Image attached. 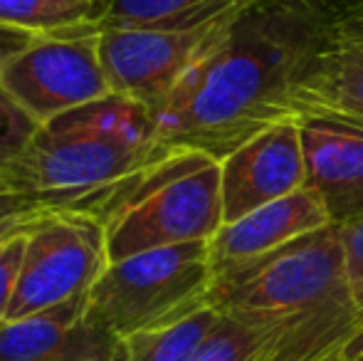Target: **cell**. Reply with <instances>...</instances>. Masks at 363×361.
Wrapping results in <instances>:
<instances>
[{
  "instance_id": "14",
  "label": "cell",
  "mask_w": 363,
  "mask_h": 361,
  "mask_svg": "<svg viewBox=\"0 0 363 361\" xmlns=\"http://www.w3.org/2000/svg\"><path fill=\"white\" fill-rule=\"evenodd\" d=\"M257 0H104L94 33L114 28L186 30L213 23Z\"/></svg>"
},
{
  "instance_id": "21",
  "label": "cell",
  "mask_w": 363,
  "mask_h": 361,
  "mask_svg": "<svg viewBox=\"0 0 363 361\" xmlns=\"http://www.w3.org/2000/svg\"><path fill=\"white\" fill-rule=\"evenodd\" d=\"M55 211H65V208H35V211L3 216L0 218V245L13 240V238H18V235H28L35 226H40V223ZM72 211H77V208H72Z\"/></svg>"
},
{
  "instance_id": "28",
  "label": "cell",
  "mask_w": 363,
  "mask_h": 361,
  "mask_svg": "<svg viewBox=\"0 0 363 361\" xmlns=\"http://www.w3.org/2000/svg\"><path fill=\"white\" fill-rule=\"evenodd\" d=\"M91 3H104V0H91Z\"/></svg>"
},
{
  "instance_id": "19",
  "label": "cell",
  "mask_w": 363,
  "mask_h": 361,
  "mask_svg": "<svg viewBox=\"0 0 363 361\" xmlns=\"http://www.w3.org/2000/svg\"><path fill=\"white\" fill-rule=\"evenodd\" d=\"M25 238L28 235H18L0 245V324L8 317L15 289H18V279L25 257Z\"/></svg>"
},
{
  "instance_id": "26",
  "label": "cell",
  "mask_w": 363,
  "mask_h": 361,
  "mask_svg": "<svg viewBox=\"0 0 363 361\" xmlns=\"http://www.w3.org/2000/svg\"><path fill=\"white\" fill-rule=\"evenodd\" d=\"M346 354H349L351 361H363V327H361V332L351 339L349 347H346Z\"/></svg>"
},
{
  "instance_id": "25",
  "label": "cell",
  "mask_w": 363,
  "mask_h": 361,
  "mask_svg": "<svg viewBox=\"0 0 363 361\" xmlns=\"http://www.w3.org/2000/svg\"><path fill=\"white\" fill-rule=\"evenodd\" d=\"M334 35H336V40H339V43L349 45V48L359 50V52L363 55V20L334 25Z\"/></svg>"
},
{
  "instance_id": "8",
  "label": "cell",
  "mask_w": 363,
  "mask_h": 361,
  "mask_svg": "<svg viewBox=\"0 0 363 361\" xmlns=\"http://www.w3.org/2000/svg\"><path fill=\"white\" fill-rule=\"evenodd\" d=\"M233 15L186 30L114 28L96 33L111 94L153 109L218 43Z\"/></svg>"
},
{
  "instance_id": "11",
  "label": "cell",
  "mask_w": 363,
  "mask_h": 361,
  "mask_svg": "<svg viewBox=\"0 0 363 361\" xmlns=\"http://www.w3.org/2000/svg\"><path fill=\"white\" fill-rule=\"evenodd\" d=\"M306 186L319 196L331 226L363 216V131L326 119L299 121Z\"/></svg>"
},
{
  "instance_id": "18",
  "label": "cell",
  "mask_w": 363,
  "mask_h": 361,
  "mask_svg": "<svg viewBox=\"0 0 363 361\" xmlns=\"http://www.w3.org/2000/svg\"><path fill=\"white\" fill-rule=\"evenodd\" d=\"M38 124L10 99L0 82V166L8 164L13 156H18L35 134Z\"/></svg>"
},
{
  "instance_id": "20",
  "label": "cell",
  "mask_w": 363,
  "mask_h": 361,
  "mask_svg": "<svg viewBox=\"0 0 363 361\" xmlns=\"http://www.w3.org/2000/svg\"><path fill=\"white\" fill-rule=\"evenodd\" d=\"M344 245L346 255V270H349V282L354 289V297L363 309V216L344 226H336Z\"/></svg>"
},
{
  "instance_id": "3",
  "label": "cell",
  "mask_w": 363,
  "mask_h": 361,
  "mask_svg": "<svg viewBox=\"0 0 363 361\" xmlns=\"http://www.w3.org/2000/svg\"><path fill=\"white\" fill-rule=\"evenodd\" d=\"M168 154L148 106L109 94L38 126L25 149L0 166V193L99 216L124 183Z\"/></svg>"
},
{
  "instance_id": "15",
  "label": "cell",
  "mask_w": 363,
  "mask_h": 361,
  "mask_svg": "<svg viewBox=\"0 0 363 361\" xmlns=\"http://www.w3.org/2000/svg\"><path fill=\"white\" fill-rule=\"evenodd\" d=\"M101 3L91 0H0V25L30 35H55L65 30L91 28Z\"/></svg>"
},
{
  "instance_id": "2",
  "label": "cell",
  "mask_w": 363,
  "mask_h": 361,
  "mask_svg": "<svg viewBox=\"0 0 363 361\" xmlns=\"http://www.w3.org/2000/svg\"><path fill=\"white\" fill-rule=\"evenodd\" d=\"M208 307L272 334L279 361H324L363 327L336 226L218 270Z\"/></svg>"
},
{
  "instance_id": "10",
  "label": "cell",
  "mask_w": 363,
  "mask_h": 361,
  "mask_svg": "<svg viewBox=\"0 0 363 361\" xmlns=\"http://www.w3.org/2000/svg\"><path fill=\"white\" fill-rule=\"evenodd\" d=\"M89 292L0 324V361H126V342L86 317Z\"/></svg>"
},
{
  "instance_id": "7",
  "label": "cell",
  "mask_w": 363,
  "mask_h": 361,
  "mask_svg": "<svg viewBox=\"0 0 363 361\" xmlns=\"http://www.w3.org/2000/svg\"><path fill=\"white\" fill-rule=\"evenodd\" d=\"M0 82L38 126L111 94L91 28L35 35L28 48L0 60Z\"/></svg>"
},
{
  "instance_id": "13",
  "label": "cell",
  "mask_w": 363,
  "mask_h": 361,
  "mask_svg": "<svg viewBox=\"0 0 363 361\" xmlns=\"http://www.w3.org/2000/svg\"><path fill=\"white\" fill-rule=\"evenodd\" d=\"M326 119L363 131V55L334 43L294 96V121Z\"/></svg>"
},
{
  "instance_id": "6",
  "label": "cell",
  "mask_w": 363,
  "mask_h": 361,
  "mask_svg": "<svg viewBox=\"0 0 363 361\" xmlns=\"http://www.w3.org/2000/svg\"><path fill=\"white\" fill-rule=\"evenodd\" d=\"M109 265L104 223L91 211H55L25 238L18 289L5 322L86 294Z\"/></svg>"
},
{
  "instance_id": "23",
  "label": "cell",
  "mask_w": 363,
  "mask_h": 361,
  "mask_svg": "<svg viewBox=\"0 0 363 361\" xmlns=\"http://www.w3.org/2000/svg\"><path fill=\"white\" fill-rule=\"evenodd\" d=\"M35 208H62V206H52V203H45L33 196H23V193H0V218L13 216V213L35 211Z\"/></svg>"
},
{
  "instance_id": "24",
  "label": "cell",
  "mask_w": 363,
  "mask_h": 361,
  "mask_svg": "<svg viewBox=\"0 0 363 361\" xmlns=\"http://www.w3.org/2000/svg\"><path fill=\"white\" fill-rule=\"evenodd\" d=\"M33 38H35V35L23 33V30H13V28H5V25H0V60L10 57V55H15V52H20L23 48H28Z\"/></svg>"
},
{
  "instance_id": "12",
  "label": "cell",
  "mask_w": 363,
  "mask_h": 361,
  "mask_svg": "<svg viewBox=\"0 0 363 361\" xmlns=\"http://www.w3.org/2000/svg\"><path fill=\"white\" fill-rule=\"evenodd\" d=\"M329 226L331 221L324 203L309 186H304L287 198L247 213L240 221L223 223V228L211 238L213 272L267 255L289 245L296 238L324 231Z\"/></svg>"
},
{
  "instance_id": "9",
  "label": "cell",
  "mask_w": 363,
  "mask_h": 361,
  "mask_svg": "<svg viewBox=\"0 0 363 361\" xmlns=\"http://www.w3.org/2000/svg\"><path fill=\"white\" fill-rule=\"evenodd\" d=\"M304 186L306 156L299 121H279L220 159L223 223L240 221Z\"/></svg>"
},
{
  "instance_id": "17",
  "label": "cell",
  "mask_w": 363,
  "mask_h": 361,
  "mask_svg": "<svg viewBox=\"0 0 363 361\" xmlns=\"http://www.w3.org/2000/svg\"><path fill=\"white\" fill-rule=\"evenodd\" d=\"M191 361H279V347L264 329L220 314Z\"/></svg>"
},
{
  "instance_id": "5",
  "label": "cell",
  "mask_w": 363,
  "mask_h": 361,
  "mask_svg": "<svg viewBox=\"0 0 363 361\" xmlns=\"http://www.w3.org/2000/svg\"><path fill=\"white\" fill-rule=\"evenodd\" d=\"M213 279L211 240L146 250L106 265L86 317L119 339L171 327L208 307Z\"/></svg>"
},
{
  "instance_id": "1",
  "label": "cell",
  "mask_w": 363,
  "mask_h": 361,
  "mask_svg": "<svg viewBox=\"0 0 363 361\" xmlns=\"http://www.w3.org/2000/svg\"><path fill=\"white\" fill-rule=\"evenodd\" d=\"M334 43V23L301 0H257L233 15L218 43L151 111L166 149L225 159L294 119L304 77Z\"/></svg>"
},
{
  "instance_id": "27",
  "label": "cell",
  "mask_w": 363,
  "mask_h": 361,
  "mask_svg": "<svg viewBox=\"0 0 363 361\" xmlns=\"http://www.w3.org/2000/svg\"><path fill=\"white\" fill-rule=\"evenodd\" d=\"M324 361H351V359H349V354H346V349H344V352L331 354V357H329V359H324Z\"/></svg>"
},
{
  "instance_id": "22",
  "label": "cell",
  "mask_w": 363,
  "mask_h": 361,
  "mask_svg": "<svg viewBox=\"0 0 363 361\" xmlns=\"http://www.w3.org/2000/svg\"><path fill=\"white\" fill-rule=\"evenodd\" d=\"M319 13H324L334 25L363 20V0H301Z\"/></svg>"
},
{
  "instance_id": "16",
  "label": "cell",
  "mask_w": 363,
  "mask_h": 361,
  "mask_svg": "<svg viewBox=\"0 0 363 361\" xmlns=\"http://www.w3.org/2000/svg\"><path fill=\"white\" fill-rule=\"evenodd\" d=\"M220 314L206 307L171 327L139 332L126 342V361H191Z\"/></svg>"
},
{
  "instance_id": "4",
  "label": "cell",
  "mask_w": 363,
  "mask_h": 361,
  "mask_svg": "<svg viewBox=\"0 0 363 361\" xmlns=\"http://www.w3.org/2000/svg\"><path fill=\"white\" fill-rule=\"evenodd\" d=\"M109 262L211 240L223 228L220 161L178 149L119 188L99 213Z\"/></svg>"
}]
</instances>
